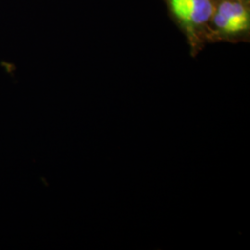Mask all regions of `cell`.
I'll use <instances>...</instances> for the list:
<instances>
[{
  "instance_id": "obj_1",
  "label": "cell",
  "mask_w": 250,
  "mask_h": 250,
  "mask_svg": "<svg viewBox=\"0 0 250 250\" xmlns=\"http://www.w3.org/2000/svg\"><path fill=\"white\" fill-rule=\"evenodd\" d=\"M174 14L188 25H201L214 14L211 0H170Z\"/></svg>"
},
{
  "instance_id": "obj_2",
  "label": "cell",
  "mask_w": 250,
  "mask_h": 250,
  "mask_svg": "<svg viewBox=\"0 0 250 250\" xmlns=\"http://www.w3.org/2000/svg\"><path fill=\"white\" fill-rule=\"evenodd\" d=\"M219 13L230 20L241 29L242 32L250 27V15L248 10L239 2L224 1L219 6Z\"/></svg>"
},
{
  "instance_id": "obj_3",
  "label": "cell",
  "mask_w": 250,
  "mask_h": 250,
  "mask_svg": "<svg viewBox=\"0 0 250 250\" xmlns=\"http://www.w3.org/2000/svg\"><path fill=\"white\" fill-rule=\"evenodd\" d=\"M213 22L221 31H223L224 33H227V34H236V33L242 32L241 29L239 27L237 26L236 24H234L230 20L225 18L219 12L215 13Z\"/></svg>"
}]
</instances>
